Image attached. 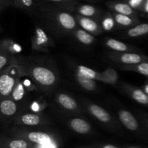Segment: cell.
Here are the masks:
<instances>
[{
    "mask_svg": "<svg viewBox=\"0 0 148 148\" xmlns=\"http://www.w3.org/2000/svg\"><path fill=\"white\" fill-rule=\"evenodd\" d=\"M20 134H24L27 140L31 143L40 145H46L51 143V137L48 133L41 131H25V129L20 128Z\"/></svg>",
    "mask_w": 148,
    "mask_h": 148,
    "instance_id": "4fadbf2b",
    "label": "cell"
},
{
    "mask_svg": "<svg viewBox=\"0 0 148 148\" xmlns=\"http://www.w3.org/2000/svg\"><path fill=\"white\" fill-rule=\"evenodd\" d=\"M143 10L144 12H145L148 13V0H145V1Z\"/></svg>",
    "mask_w": 148,
    "mask_h": 148,
    "instance_id": "1f68e13d",
    "label": "cell"
},
{
    "mask_svg": "<svg viewBox=\"0 0 148 148\" xmlns=\"http://www.w3.org/2000/svg\"><path fill=\"white\" fill-rule=\"evenodd\" d=\"M85 106L88 112L101 123L110 126L115 125V121L113 119L112 116L103 108L97 104L89 103L88 101H85Z\"/></svg>",
    "mask_w": 148,
    "mask_h": 148,
    "instance_id": "52a82bcc",
    "label": "cell"
},
{
    "mask_svg": "<svg viewBox=\"0 0 148 148\" xmlns=\"http://www.w3.org/2000/svg\"><path fill=\"white\" fill-rule=\"evenodd\" d=\"M19 106L12 98H7L1 99L0 103V111L1 117L5 119L15 118L18 114Z\"/></svg>",
    "mask_w": 148,
    "mask_h": 148,
    "instance_id": "5bb4252c",
    "label": "cell"
},
{
    "mask_svg": "<svg viewBox=\"0 0 148 148\" xmlns=\"http://www.w3.org/2000/svg\"><path fill=\"white\" fill-rule=\"evenodd\" d=\"M37 6L35 17L40 20L43 26L52 31L64 34L73 33L77 28V22L73 13L40 1H37Z\"/></svg>",
    "mask_w": 148,
    "mask_h": 148,
    "instance_id": "7a4b0ae2",
    "label": "cell"
},
{
    "mask_svg": "<svg viewBox=\"0 0 148 148\" xmlns=\"http://www.w3.org/2000/svg\"><path fill=\"white\" fill-rule=\"evenodd\" d=\"M101 25L103 30L104 31H111L116 27V23L114 19V15L110 13L103 14L101 20Z\"/></svg>",
    "mask_w": 148,
    "mask_h": 148,
    "instance_id": "4316f807",
    "label": "cell"
},
{
    "mask_svg": "<svg viewBox=\"0 0 148 148\" xmlns=\"http://www.w3.org/2000/svg\"><path fill=\"white\" fill-rule=\"evenodd\" d=\"M14 0H0V11L3 12L4 10L12 7Z\"/></svg>",
    "mask_w": 148,
    "mask_h": 148,
    "instance_id": "4dcf8cb0",
    "label": "cell"
},
{
    "mask_svg": "<svg viewBox=\"0 0 148 148\" xmlns=\"http://www.w3.org/2000/svg\"><path fill=\"white\" fill-rule=\"evenodd\" d=\"M141 89H143V90L145 91V93L148 95V83L145 84V85H143V87H142Z\"/></svg>",
    "mask_w": 148,
    "mask_h": 148,
    "instance_id": "d6a6232c",
    "label": "cell"
},
{
    "mask_svg": "<svg viewBox=\"0 0 148 148\" xmlns=\"http://www.w3.org/2000/svg\"><path fill=\"white\" fill-rule=\"evenodd\" d=\"M12 63L18 66L23 75L29 77L37 88L46 92L56 88L59 82L57 70L48 61L36 57H15Z\"/></svg>",
    "mask_w": 148,
    "mask_h": 148,
    "instance_id": "6da1fadb",
    "label": "cell"
},
{
    "mask_svg": "<svg viewBox=\"0 0 148 148\" xmlns=\"http://www.w3.org/2000/svg\"><path fill=\"white\" fill-rule=\"evenodd\" d=\"M118 118L120 122L131 132H137L140 129V124L136 117L125 109H119L118 111Z\"/></svg>",
    "mask_w": 148,
    "mask_h": 148,
    "instance_id": "30bf717a",
    "label": "cell"
},
{
    "mask_svg": "<svg viewBox=\"0 0 148 148\" xmlns=\"http://www.w3.org/2000/svg\"><path fill=\"white\" fill-rule=\"evenodd\" d=\"M121 88L134 101L142 105L148 106V95L143 89L136 88L127 83H121Z\"/></svg>",
    "mask_w": 148,
    "mask_h": 148,
    "instance_id": "9c48e42d",
    "label": "cell"
},
{
    "mask_svg": "<svg viewBox=\"0 0 148 148\" xmlns=\"http://www.w3.org/2000/svg\"><path fill=\"white\" fill-rule=\"evenodd\" d=\"M88 1H98V0H88Z\"/></svg>",
    "mask_w": 148,
    "mask_h": 148,
    "instance_id": "d590c367",
    "label": "cell"
},
{
    "mask_svg": "<svg viewBox=\"0 0 148 148\" xmlns=\"http://www.w3.org/2000/svg\"><path fill=\"white\" fill-rule=\"evenodd\" d=\"M36 1L60 7L72 13H74L75 8L79 4L77 0H36Z\"/></svg>",
    "mask_w": 148,
    "mask_h": 148,
    "instance_id": "ffe728a7",
    "label": "cell"
},
{
    "mask_svg": "<svg viewBox=\"0 0 148 148\" xmlns=\"http://www.w3.org/2000/svg\"><path fill=\"white\" fill-rule=\"evenodd\" d=\"M113 15H114L116 24L121 27H132L137 25L139 21L137 17H131V16L124 15V14H117V13H114Z\"/></svg>",
    "mask_w": 148,
    "mask_h": 148,
    "instance_id": "cb8c5ba5",
    "label": "cell"
},
{
    "mask_svg": "<svg viewBox=\"0 0 148 148\" xmlns=\"http://www.w3.org/2000/svg\"><path fill=\"white\" fill-rule=\"evenodd\" d=\"M74 13L97 20H101L103 16V12L99 8L90 4H79L75 8Z\"/></svg>",
    "mask_w": 148,
    "mask_h": 148,
    "instance_id": "7c38bea8",
    "label": "cell"
},
{
    "mask_svg": "<svg viewBox=\"0 0 148 148\" xmlns=\"http://www.w3.org/2000/svg\"><path fill=\"white\" fill-rule=\"evenodd\" d=\"M145 0H128L127 4L134 10H143Z\"/></svg>",
    "mask_w": 148,
    "mask_h": 148,
    "instance_id": "f546056e",
    "label": "cell"
},
{
    "mask_svg": "<svg viewBox=\"0 0 148 148\" xmlns=\"http://www.w3.org/2000/svg\"><path fill=\"white\" fill-rule=\"evenodd\" d=\"M22 75L20 69L12 63L4 70L1 71L0 76V95L1 99L10 98L17 79Z\"/></svg>",
    "mask_w": 148,
    "mask_h": 148,
    "instance_id": "3957f363",
    "label": "cell"
},
{
    "mask_svg": "<svg viewBox=\"0 0 148 148\" xmlns=\"http://www.w3.org/2000/svg\"><path fill=\"white\" fill-rule=\"evenodd\" d=\"M130 148H138V147H130Z\"/></svg>",
    "mask_w": 148,
    "mask_h": 148,
    "instance_id": "8d00e7d4",
    "label": "cell"
},
{
    "mask_svg": "<svg viewBox=\"0 0 148 148\" xmlns=\"http://www.w3.org/2000/svg\"><path fill=\"white\" fill-rule=\"evenodd\" d=\"M72 34H73L75 38L79 43L85 45V46H90L96 40L93 35L90 34L82 28H78L77 27L72 33Z\"/></svg>",
    "mask_w": 148,
    "mask_h": 148,
    "instance_id": "44dd1931",
    "label": "cell"
},
{
    "mask_svg": "<svg viewBox=\"0 0 148 148\" xmlns=\"http://www.w3.org/2000/svg\"><path fill=\"white\" fill-rule=\"evenodd\" d=\"M56 101L62 108L72 113H79L80 108L77 102L71 95L64 92H59L56 95Z\"/></svg>",
    "mask_w": 148,
    "mask_h": 148,
    "instance_id": "8fae6325",
    "label": "cell"
},
{
    "mask_svg": "<svg viewBox=\"0 0 148 148\" xmlns=\"http://www.w3.org/2000/svg\"><path fill=\"white\" fill-rule=\"evenodd\" d=\"M54 47V42L41 25L36 24L31 38V48L33 51L49 52Z\"/></svg>",
    "mask_w": 148,
    "mask_h": 148,
    "instance_id": "277c9868",
    "label": "cell"
},
{
    "mask_svg": "<svg viewBox=\"0 0 148 148\" xmlns=\"http://www.w3.org/2000/svg\"><path fill=\"white\" fill-rule=\"evenodd\" d=\"M107 6L112 11H114V13L131 16V17H137V11L132 8L127 3L116 1H108Z\"/></svg>",
    "mask_w": 148,
    "mask_h": 148,
    "instance_id": "9a60e30c",
    "label": "cell"
},
{
    "mask_svg": "<svg viewBox=\"0 0 148 148\" xmlns=\"http://www.w3.org/2000/svg\"><path fill=\"white\" fill-rule=\"evenodd\" d=\"M105 44L106 47L114 51V52L117 53H124V52H134L135 48L130 46L128 44L123 43L120 40L114 38H107L105 41Z\"/></svg>",
    "mask_w": 148,
    "mask_h": 148,
    "instance_id": "ac0fdd59",
    "label": "cell"
},
{
    "mask_svg": "<svg viewBox=\"0 0 148 148\" xmlns=\"http://www.w3.org/2000/svg\"><path fill=\"white\" fill-rule=\"evenodd\" d=\"M102 75L103 77V82L105 83L115 85L118 82V74L113 68H107L104 72H102Z\"/></svg>",
    "mask_w": 148,
    "mask_h": 148,
    "instance_id": "83f0119b",
    "label": "cell"
},
{
    "mask_svg": "<svg viewBox=\"0 0 148 148\" xmlns=\"http://www.w3.org/2000/svg\"><path fill=\"white\" fill-rule=\"evenodd\" d=\"M75 70L90 79L103 82V77L102 72H98L91 68L83 66V65H77L75 67Z\"/></svg>",
    "mask_w": 148,
    "mask_h": 148,
    "instance_id": "603a6c76",
    "label": "cell"
},
{
    "mask_svg": "<svg viewBox=\"0 0 148 148\" xmlns=\"http://www.w3.org/2000/svg\"><path fill=\"white\" fill-rule=\"evenodd\" d=\"M27 90V88H26L23 79H22L21 75L17 79V83H16L14 89H13L12 92L10 95V98H12L17 103H21L25 98Z\"/></svg>",
    "mask_w": 148,
    "mask_h": 148,
    "instance_id": "d6986e66",
    "label": "cell"
},
{
    "mask_svg": "<svg viewBox=\"0 0 148 148\" xmlns=\"http://www.w3.org/2000/svg\"><path fill=\"white\" fill-rule=\"evenodd\" d=\"M147 33L148 23H142L130 27V29H128L125 33V35L130 38H137L147 35Z\"/></svg>",
    "mask_w": 148,
    "mask_h": 148,
    "instance_id": "d4e9b609",
    "label": "cell"
},
{
    "mask_svg": "<svg viewBox=\"0 0 148 148\" xmlns=\"http://www.w3.org/2000/svg\"><path fill=\"white\" fill-rule=\"evenodd\" d=\"M9 148H27L28 143L24 139H14L8 143Z\"/></svg>",
    "mask_w": 148,
    "mask_h": 148,
    "instance_id": "f1b7e54d",
    "label": "cell"
},
{
    "mask_svg": "<svg viewBox=\"0 0 148 148\" xmlns=\"http://www.w3.org/2000/svg\"><path fill=\"white\" fill-rule=\"evenodd\" d=\"M120 68L123 70L135 72L148 77V62H143L135 65H121Z\"/></svg>",
    "mask_w": 148,
    "mask_h": 148,
    "instance_id": "484cf974",
    "label": "cell"
},
{
    "mask_svg": "<svg viewBox=\"0 0 148 148\" xmlns=\"http://www.w3.org/2000/svg\"><path fill=\"white\" fill-rule=\"evenodd\" d=\"M45 146H46V148H54L53 145H51V143H49V144L48 145H46Z\"/></svg>",
    "mask_w": 148,
    "mask_h": 148,
    "instance_id": "e575fe53",
    "label": "cell"
},
{
    "mask_svg": "<svg viewBox=\"0 0 148 148\" xmlns=\"http://www.w3.org/2000/svg\"><path fill=\"white\" fill-rule=\"evenodd\" d=\"M75 78L77 82L85 90L94 91L97 88L96 82L95 80L84 76L76 70L75 72Z\"/></svg>",
    "mask_w": 148,
    "mask_h": 148,
    "instance_id": "7402d4cb",
    "label": "cell"
},
{
    "mask_svg": "<svg viewBox=\"0 0 148 148\" xmlns=\"http://www.w3.org/2000/svg\"><path fill=\"white\" fill-rule=\"evenodd\" d=\"M77 22L81 28L92 35H100L103 31L98 20L75 14Z\"/></svg>",
    "mask_w": 148,
    "mask_h": 148,
    "instance_id": "ba28073f",
    "label": "cell"
},
{
    "mask_svg": "<svg viewBox=\"0 0 148 148\" xmlns=\"http://www.w3.org/2000/svg\"><path fill=\"white\" fill-rule=\"evenodd\" d=\"M102 148H118V147H116V146L114 145H105L103 146Z\"/></svg>",
    "mask_w": 148,
    "mask_h": 148,
    "instance_id": "836d02e7",
    "label": "cell"
},
{
    "mask_svg": "<svg viewBox=\"0 0 148 148\" xmlns=\"http://www.w3.org/2000/svg\"><path fill=\"white\" fill-rule=\"evenodd\" d=\"M68 125L71 130L80 134H87L91 132V126L82 118H72L68 121Z\"/></svg>",
    "mask_w": 148,
    "mask_h": 148,
    "instance_id": "2e32d148",
    "label": "cell"
},
{
    "mask_svg": "<svg viewBox=\"0 0 148 148\" xmlns=\"http://www.w3.org/2000/svg\"><path fill=\"white\" fill-rule=\"evenodd\" d=\"M108 57L114 62L123 65H135L143 62H148V56L135 52H111L108 53Z\"/></svg>",
    "mask_w": 148,
    "mask_h": 148,
    "instance_id": "5b68a950",
    "label": "cell"
},
{
    "mask_svg": "<svg viewBox=\"0 0 148 148\" xmlns=\"http://www.w3.org/2000/svg\"><path fill=\"white\" fill-rule=\"evenodd\" d=\"M12 7L25 12L34 17L38 8L36 0H14Z\"/></svg>",
    "mask_w": 148,
    "mask_h": 148,
    "instance_id": "e0dca14e",
    "label": "cell"
},
{
    "mask_svg": "<svg viewBox=\"0 0 148 148\" xmlns=\"http://www.w3.org/2000/svg\"><path fill=\"white\" fill-rule=\"evenodd\" d=\"M14 122L16 125L19 126L37 127L47 125L49 121L46 117L36 113H22L16 116Z\"/></svg>",
    "mask_w": 148,
    "mask_h": 148,
    "instance_id": "8992f818",
    "label": "cell"
}]
</instances>
